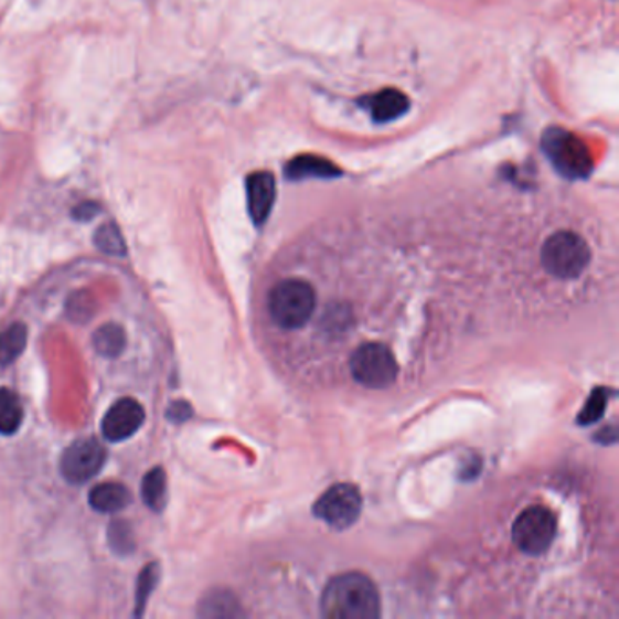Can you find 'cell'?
Listing matches in <instances>:
<instances>
[{
    "mask_svg": "<svg viewBox=\"0 0 619 619\" xmlns=\"http://www.w3.org/2000/svg\"><path fill=\"white\" fill-rule=\"evenodd\" d=\"M109 543L118 554H129L135 548L134 534L128 523L115 522L109 527Z\"/></svg>",
    "mask_w": 619,
    "mask_h": 619,
    "instance_id": "44dd1931",
    "label": "cell"
},
{
    "mask_svg": "<svg viewBox=\"0 0 619 619\" xmlns=\"http://www.w3.org/2000/svg\"><path fill=\"white\" fill-rule=\"evenodd\" d=\"M589 262V244L573 231H558L543 244L542 264L554 278L573 280L587 269Z\"/></svg>",
    "mask_w": 619,
    "mask_h": 619,
    "instance_id": "277c9868",
    "label": "cell"
},
{
    "mask_svg": "<svg viewBox=\"0 0 619 619\" xmlns=\"http://www.w3.org/2000/svg\"><path fill=\"white\" fill-rule=\"evenodd\" d=\"M380 594L365 574H340L322 594V615L331 619H373L380 616Z\"/></svg>",
    "mask_w": 619,
    "mask_h": 619,
    "instance_id": "6da1fadb",
    "label": "cell"
},
{
    "mask_svg": "<svg viewBox=\"0 0 619 619\" xmlns=\"http://www.w3.org/2000/svg\"><path fill=\"white\" fill-rule=\"evenodd\" d=\"M365 108L376 122H391L394 118H399L407 113L409 98L398 89H384V92L369 97Z\"/></svg>",
    "mask_w": 619,
    "mask_h": 619,
    "instance_id": "8fae6325",
    "label": "cell"
},
{
    "mask_svg": "<svg viewBox=\"0 0 619 619\" xmlns=\"http://www.w3.org/2000/svg\"><path fill=\"white\" fill-rule=\"evenodd\" d=\"M312 512L331 527H351L362 512V494L354 485L338 483L318 498Z\"/></svg>",
    "mask_w": 619,
    "mask_h": 619,
    "instance_id": "52a82bcc",
    "label": "cell"
},
{
    "mask_svg": "<svg viewBox=\"0 0 619 619\" xmlns=\"http://www.w3.org/2000/svg\"><path fill=\"white\" fill-rule=\"evenodd\" d=\"M24 420L21 398L8 387H0V435H15Z\"/></svg>",
    "mask_w": 619,
    "mask_h": 619,
    "instance_id": "5bb4252c",
    "label": "cell"
},
{
    "mask_svg": "<svg viewBox=\"0 0 619 619\" xmlns=\"http://www.w3.org/2000/svg\"><path fill=\"white\" fill-rule=\"evenodd\" d=\"M238 615L235 601L231 598L230 594L216 593L211 594L210 598L205 599L202 607H200V616H207V618H230V616Z\"/></svg>",
    "mask_w": 619,
    "mask_h": 619,
    "instance_id": "ffe728a7",
    "label": "cell"
},
{
    "mask_svg": "<svg viewBox=\"0 0 619 619\" xmlns=\"http://www.w3.org/2000/svg\"><path fill=\"white\" fill-rule=\"evenodd\" d=\"M98 213H100V207L95 202H83L73 210V218H77L78 222H87L95 218Z\"/></svg>",
    "mask_w": 619,
    "mask_h": 619,
    "instance_id": "cb8c5ba5",
    "label": "cell"
},
{
    "mask_svg": "<svg viewBox=\"0 0 619 619\" xmlns=\"http://www.w3.org/2000/svg\"><path fill=\"white\" fill-rule=\"evenodd\" d=\"M605 407H607V393L604 389L594 391L589 402L585 405V409L579 415V421L585 425L598 421L604 415Z\"/></svg>",
    "mask_w": 619,
    "mask_h": 619,
    "instance_id": "7402d4cb",
    "label": "cell"
},
{
    "mask_svg": "<svg viewBox=\"0 0 619 619\" xmlns=\"http://www.w3.org/2000/svg\"><path fill=\"white\" fill-rule=\"evenodd\" d=\"M126 331L118 323H106L93 334V348L104 359H117L126 349Z\"/></svg>",
    "mask_w": 619,
    "mask_h": 619,
    "instance_id": "9a60e30c",
    "label": "cell"
},
{
    "mask_svg": "<svg viewBox=\"0 0 619 619\" xmlns=\"http://www.w3.org/2000/svg\"><path fill=\"white\" fill-rule=\"evenodd\" d=\"M193 415V409H191L190 404H185V402H173L171 407L168 409V418L174 424H182V421L188 420L190 416Z\"/></svg>",
    "mask_w": 619,
    "mask_h": 619,
    "instance_id": "603a6c76",
    "label": "cell"
},
{
    "mask_svg": "<svg viewBox=\"0 0 619 619\" xmlns=\"http://www.w3.org/2000/svg\"><path fill=\"white\" fill-rule=\"evenodd\" d=\"M354 382L369 389H385L398 378V362L387 345L367 342L360 345L349 360Z\"/></svg>",
    "mask_w": 619,
    "mask_h": 619,
    "instance_id": "5b68a950",
    "label": "cell"
},
{
    "mask_svg": "<svg viewBox=\"0 0 619 619\" xmlns=\"http://www.w3.org/2000/svg\"><path fill=\"white\" fill-rule=\"evenodd\" d=\"M26 342L28 329L24 323H13L4 333H0V365L6 367L13 364L26 349Z\"/></svg>",
    "mask_w": 619,
    "mask_h": 619,
    "instance_id": "e0dca14e",
    "label": "cell"
},
{
    "mask_svg": "<svg viewBox=\"0 0 619 619\" xmlns=\"http://www.w3.org/2000/svg\"><path fill=\"white\" fill-rule=\"evenodd\" d=\"M106 461V449L95 438L73 441L61 458V474L73 485H83L97 477Z\"/></svg>",
    "mask_w": 619,
    "mask_h": 619,
    "instance_id": "ba28073f",
    "label": "cell"
},
{
    "mask_svg": "<svg viewBox=\"0 0 619 619\" xmlns=\"http://www.w3.org/2000/svg\"><path fill=\"white\" fill-rule=\"evenodd\" d=\"M542 148L551 164L565 179H587L593 171L589 146L568 129L548 128L543 134Z\"/></svg>",
    "mask_w": 619,
    "mask_h": 619,
    "instance_id": "3957f363",
    "label": "cell"
},
{
    "mask_svg": "<svg viewBox=\"0 0 619 619\" xmlns=\"http://www.w3.org/2000/svg\"><path fill=\"white\" fill-rule=\"evenodd\" d=\"M95 246L106 255H126V241H124L122 233L118 230L117 224H113V222L98 227L97 233H95Z\"/></svg>",
    "mask_w": 619,
    "mask_h": 619,
    "instance_id": "ac0fdd59",
    "label": "cell"
},
{
    "mask_svg": "<svg viewBox=\"0 0 619 619\" xmlns=\"http://www.w3.org/2000/svg\"><path fill=\"white\" fill-rule=\"evenodd\" d=\"M159 584V565L157 563H149L148 567H143L140 573L139 581H137V612L135 616H142L146 605H148L154 587Z\"/></svg>",
    "mask_w": 619,
    "mask_h": 619,
    "instance_id": "d6986e66",
    "label": "cell"
},
{
    "mask_svg": "<svg viewBox=\"0 0 619 619\" xmlns=\"http://www.w3.org/2000/svg\"><path fill=\"white\" fill-rule=\"evenodd\" d=\"M317 308V292L311 284L300 278H286L278 281L269 292L267 309L278 328L295 331L311 320Z\"/></svg>",
    "mask_w": 619,
    "mask_h": 619,
    "instance_id": "7a4b0ae2",
    "label": "cell"
},
{
    "mask_svg": "<svg viewBox=\"0 0 619 619\" xmlns=\"http://www.w3.org/2000/svg\"><path fill=\"white\" fill-rule=\"evenodd\" d=\"M146 421V410L142 405L134 398H122L115 402L104 416V438L108 441H124L131 438Z\"/></svg>",
    "mask_w": 619,
    "mask_h": 619,
    "instance_id": "9c48e42d",
    "label": "cell"
},
{
    "mask_svg": "<svg viewBox=\"0 0 619 619\" xmlns=\"http://www.w3.org/2000/svg\"><path fill=\"white\" fill-rule=\"evenodd\" d=\"M338 174H340V169L333 162L320 159V157H312V154L298 157L287 166V177L292 180L333 179Z\"/></svg>",
    "mask_w": 619,
    "mask_h": 619,
    "instance_id": "4fadbf2b",
    "label": "cell"
},
{
    "mask_svg": "<svg viewBox=\"0 0 619 619\" xmlns=\"http://www.w3.org/2000/svg\"><path fill=\"white\" fill-rule=\"evenodd\" d=\"M247 207L256 225H262L271 213L277 199V182L267 171H258L247 177Z\"/></svg>",
    "mask_w": 619,
    "mask_h": 619,
    "instance_id": "30bf717a",
    "label": "cell"
},
{
    "mask_svg": "<svg viewBox=\"0 0 619 619\" xmlns=\"http://www.w3.org/2000/svg\"><path fill=\"white\" fill-rule=\"evenodd\" d=\"M89 505L97 512L104 514H113V512H120L131 503V494H129L128 487L117 481H108V483H100L89 492Z\"/></svg>",
    "mask_w": 619,
    "mask_h": 619,
    "instance_id": "7c38bea8",
    "label": "cell"
},
{
    "mask_svg": "<svg viewBox=\"0 0 619 619\" xmlns=\"http://www.w3.org/2000/svg\"><path fill=\"white\" fill-rule=\"evenodd\" d=\"M142 500L151 511H164L166 502H168V477L162 467H154L143 477Z\"/></svg>",
    "mask_w": 619,
    "mask_h": 619,
    "instance_id": "2e32d148",
    "label": "cell"
},
{
    "mask_svg": "<svg viewBox=\"0 0 619 619\" xmlns=\"http://www.w3.org/2000/svg\"><path fill=\"white\" fill-rule=\"evenodd\" d=\"M558 531V520L547 506H529L517 516L512 527L516 547L529 556H540L553 545Z\"/></svg>",
    "mask_w": 619,
    "mask_h": 619,
    "instance_id": "8992f818",
    "label": "cell"
}]
</instances>
